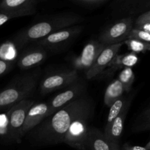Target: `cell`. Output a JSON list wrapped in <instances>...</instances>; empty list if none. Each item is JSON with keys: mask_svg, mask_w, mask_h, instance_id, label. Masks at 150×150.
<instances>
[{"mask_svg": "<svg viewBox=\"0 0 150 150\" xmlns=\"http://www.w3.org/2000/svg\"><path fill=\"white\" fill-rule=\"evenodd\" d=\"M79 80L77 70H71L50 75L42 80L40 84V92L48 94L57 89L66 88Z\"/></svg>", "mask_w": 150, "mask_h": 150, "instance_id": "cell-9", "label": "cell"}, {"mask_svg": "<svg viewBox=\"0 0 150 150\" xmlns=\"http://www.w3.org/2000/svg\"><path fill=\"white\" fill-rule=\"evenodd\" d=\"M149 128L150 108L149 106H147L136 119L132 126V130L134 133H140L148 130Z\"/></svg>", "mask_w": 150, "mask_h": 150, "instance_id": "cell-19", "label": "cell"}, {"mask_svg": "<svg viewBox=\"0 0 150 150\" xmlns=\"http://www.w3.org/2000/svg\"><path fill=\"white\" fill-rule=\"evenodd\" d=\"M84 19L75 13H62L38 22L17 34L14 42L21 48L29 42H35L59 30L77 25Z\"/></svg>", "mask_w": 150, "mask_h": 150, "instance_id": "cell-2", "label": "cell"}, {"mask_svg": "<svg viewBox=\"0 0 150 150\" xmlns=\"http://www.w3.org/2000/svg\"><path fill=\"white\" fill-rule=\"evenodd\" d=\"M126 100H127V98H125L122 97L121 98L118 99L117 100H116L111 106L109 107V112H108V117H107L106 120V125H105V128L109 127L110 125L111 124L113 121H114V119L119 115V114L120 113V111H122V108L124 107L125 104Z\"/></svg>", "mask_w": 150, "mask_h": 150, "instance_id": "cell-21", "label": "cell"}, {"mask_svg": "<svg viewBox=\"0 0 150 150\" xmlns=\"http://www.w3.org/2000/svg\"><path fill=\"white\" fill-rule=\"evenodd\" d=\"M139 62V57L137 54L135 53L130 52L127 54H122V55L116 56L111 64L108 65V67L101 73L100 75H103L104 76L109 77L112 76L114 72L117 71L120 69L125 68V67H133L136 65Z\"/></svg>", "mask_w": 150, "mask_h": 150, "instance_id": "cell-16", "label": "cell"}, {"mask_svg": "<svg viewBox=\"0 0 150 150\" xmlns=\"http://www.w3.org/2000/svg\"><path fill=\"white\" fill-rule=\"evenodd\" d=\"M125 92L124 87L118 79L112 81L107 86L104 95V103L110 107L116 100L121 98Z\"/></svg>", "mask_w": 150, "mask_h": 150, "instance_id": "cell-18", "label": "cell"}, {"mask_svg": "<svg viewBox=\"0 0 150 150\" xmlns=\"http://www.w3.org/2000/svg\"><path fill=\"white\" fill-rule=\"evenodd\" d=\"M132 98H128L126 100L125 104L122 108V111L119 114V115L114 120L111 122L109 127L104 129L103 134L108 140L114 143L120 144V140L121 138L122 134L123 132V127H124L125 120L126 116L128 112L129 108H130V103H131Z\"/></svg>", "mask_w": 150, "mask_h": 150, "instance_id": "cell-13", "label": "cell"}, {"mask_svg": "<svg viewBox=\"0 0 150 150\" xmlns=\"http://www.w3.org/2000/svg\"><path fill=\"white\" fill-rule=\"evenodd\" d=\"M88 150H120V144L108 140L103 133L95 127H89Z\"/></svg>", "mask_w": 150, "mask_h": 150, "instance_id": "cell-14", "label": "cell"}, {"mask_svg": "<svg viewBox=\"0 0 150 150\" xmlns=\"http://www.w3.org/2000/svg\"><path fill=\"white\" fill-rule=\"evenodd\" d=\"M133 28L150 33V11L149 10L134 19Z\"/></svg>", "mask_w": 150, "mask_h": 150, "instance_id": "cell-23", "label": "cell"}, {"mask_svg": "<svg viewBox=\"0 0 150 150\" xmlns=\"http://www.w3.org/2000/svg\"><path fill=\"white\" fill-rule=\"evenodd\" d=\"M127 39H133L150 43V33L133 28L130 31Z\"/></svg>", "mask_w": 150, "mask_h": 150, "instance_id": "cell-24", "label": "cell"}, {"mask_svg": "<svg viewBox=\"0 0 150 150\" xmlns=\"http://www.w3.org/2000/svg\"><path fill=\"white\" fill-rule=\"evenodd\" d=\"M48 111V104L45 103H34L28 111L24 122L21 130V138L28 132L33 130L47 117Z\"/></svg>", "mask_w": 150, "mask_h": 150, "instance_id": "cell-12", "label": "cell"}, {"mask_svg": "<svg viewBox=\"0 0 150 150\" xmlns=\"http://www.w3.org/2000/svg\"><path fill=\"white\" fill-rule=\"evenodd\" d=\"M47 52L42 48H35L25 51L18 61V65L23 70L35 67L45 60Z\"/></svg>", "mask_w": 150, "mask_h": 150, "instance_id": "cell-15", "label": "cell"}, {"mask_svg": "<svg viewBox=\"0 0 150 150\" xmlns=\"http://www.w3.org/2000/svg\"><path fill=\"white\" fill-rule=\"evenodd\" d=\"M122 150H148L146 147L140 146H130V145L125 144L123 147Z\"/></svg>", "mask_w": 150, "mask_h": 150, "instance_id": "cell-28", "label": "cell"}, {"mask_svg": "<svg viewBox=\"0 0 150 150\" xmlns=\"http://www.w3.org/2000/svg\"><path fill=\"white\" fill-rule=\"evenodd\" d=\"M85 89L86 85L83 82L76 81L73 84L66 87L62 92L56 95L48 103H47L48 107L47 117L51 116L69 103L82 96Z\"/></svg>", "mask_w": 150, "mask_h": 150, "instance_id": "cell-8", "label": "cell"}, {"mask_svg": "<svg viewBox=\"0 0 150 150\" xmlns=\"http://www.w3.org/2000/svg\"><path fill=\"white\" fill-rule=\"evenodd\" d=\"M93 111L91 100L81 96L46 117L33 130L29 138L37 145H54L62 143L73 121L86 113Z\"/></svg>", "mask_w": 150, "mask_h": 150, "instance_id": "cell-1", "label": "cell"}, {"mask_svg": "<svg viewBox=\"0 0 150 150\" xmlns=\"http://www.w3.org/2000/svg\"><path fill=\"white\" fill-rule=\"evenodd\" d=\"M26 16L24 13H19V12L15 11H5V10H0V26H2L4 23L8 21L10 19L15 18L23 17Z\"/></svg>", "mask_w": 150, "mask_h": 150, "instance_id": "cell-25", "label": "cell"}, {"mask_svg": "<svg viewBox=\"0 0 150 150\" xmlns=\"http://www.w3.org/2000/svg\"><path fill=\"white\" fill-rule=\"evenodd\" d=\"M82 30L83 26L80 25L68 26L48 35L35 43L42 48L57 49L73 41L76 37L80 35Z\"/></svg>", "mask_w": 150, "mask_h": 150, "instance_id": "cell-7", "label": "cell"}, {"mask_svg": "<svg viewBox=\"0 0 150 150\" xmlns=\"http://www.w3.org/2000/svg\"><path fill=\"white\" fill-rule=\"evenodd\" d=\"M40 70L18 77L15 81L0 92V107L13 105L26 99L36 86Z\"/></svg>", "mask_w": 150, "mask_h": 150, "instance_id": "cell-3", "label": "cell"}, {"mask_svg": "<svg viewBox=\"0 0 150 150\" xmlns=\"http://www.w3.org/2000/svg\"><path fill=\"white\" fill-rule=\"evenodd\" d=\"M35 103L32 100L24 99L15 105H12L7 114V124L6 134L9 140L19 142L21 138V130L24 122L28 111Z\"/></svg>", "mask_w": 150, "mask_h": 150, "instance_id": "cell-4", "label": "cell"}, {"mask_svg": "<svg viewBox=\"0 0 150 150\" xmlns=\"http://www.w3.org/2000/svg\"><path fill=\"white\" fill-rule=\"evenodd\" d=\"M37 0H1L0 10L15 11L30 16L35 13Z\"/></svg>", "mask_w": 150, "mask_h": 150, "instance_id": "cell-17", "label": "cell"}, {"mask_svg": "<svg viewBox=\"0 0 150 150\" xmlns=\"http://www.w3.org/2000/svg\"><path fill=\"white\" fill-rule=\"evenodd\" d=\"M122 44L124 42L106 45L99 54L93 65L86 72V79H92L100 75L118 54Z\"/></svg>", "mask_w": 150, "mask_h": 150, "instance_id": "cell-10", "label": "cell"}, {"mask_svg": "<svg viewBox=\"0 0 150 150\" xmlns=\"http://www.w3.org/2000/svg\"><path fill=\"white\" fill-rule=\"evenodd\" d=\"M130 1H131V2H132V1H133V0H130Z\"/></svg>", "mask_w": 150, "mask_h": 150, "instance_id": "cell-29", "label": "cell"}, {"mask_svg": "<svg viewBox=\"0 0 150 150\" xmlns=\"http://www.w3.org/2000/svg\"><path fill=\"white\" fill-rule=\"evenodd\" d=\"M133 23L134 18L133 16L120 19L108 26L100 35L98 41L105 46L122 43L128 38Z\"/></svg>", "mask_w": 150, "mask_h": 150, "instance_id": "cell-6", "label": "cell"}, {"mask_svg": "<svg viewBox=\"0 0 150 150\" xmlns=\"http://www.w3.org/2000/svg\"><path fill=\"white\" fill-rule=\"evenodd\" d=\"M76 1L86 4H100L105 2L108 0H76Z\"/></svg>", "mask_w": 150, "mask_h": 150, "instance_id": "cell-27", "label": "cell"}, {"mask_svg": "<svg viewBox=\"0 0 150 150\" xmlns=\"http://www.w3.org/2000/svg\"><path fill=\"white\" fill-rule=\"evenodd\" d=\"M105 45L98 40H90L83 47L80 56L76 59L74 65L77 69L87 71L95 63L99 54Z\"/></svg>", "mask_w": 150, "mask_h": 150, "instance_id": "cell-11", "label": "cell"}, {"mask_svg": "<svg viewBox=\"0 0 150 150\" xmlns=\"http://www.w3.org/2000/svg\"><path fill=\"white\" fill-rule=\"evenodd\" d=\"M13 64L7 60L0 59V76L5 74L6 73L10 70Z\"/></svg>", "mask_w": 150, "mask_h": 150, "instance_id": "cell-26", "label": "cell"}, {"mask_svg": "<svg viewBox=\"0 0 150 150\" xmlns=\"http://www.w3.org/2000/svg\"><path fill=\"white\" fill-rule=\"evenodd\" d=\"M124 43L127 45V48L131 51V52L136 54L139 53H145L150 50V43L137 40L127 39Z\"/></svg>", "mask_w": 150, "mask_h": 150, "instance_id": "cell-22", "label": "cell"}, {"mask_svg": "<svg viewBox=\"0 0 150 150\" xmlns=\"http://www.w3.org/2000/svg\"><path fill=\"white\" fill-rule=\"evenodd\" d=\"M93 111L81 116L72 122L69 127L63 142L78 150H88L87 139L89 120Z\"/></svg>", "mask_w": 150, "mask_h": 150, "instance_id": "cell-5", "label": "cell"}, {"mask_svg": "<svg viewBox=\"0 0 150 150\" xmlns=\"http://www.w3.org/2000/svg\"><path fill=\"white\" fill-rule=\"evenodd\" d=\"M118 79L124 87L125 92H130L135 80V74L131 67H125L120 73Z\"/></svg>", "mask_w": 150, "mask_h": 150, "instance_id": "cell-20", "label": "cell"}]
</instances>
